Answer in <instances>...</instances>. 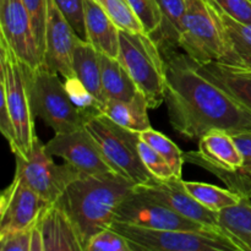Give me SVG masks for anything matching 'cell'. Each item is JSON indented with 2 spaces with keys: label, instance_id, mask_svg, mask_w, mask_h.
Masks as SVG:
<instances>
[{
  "label": "cell",
  "instance_id": "obj_1",
  "mask_svg": "<svg viewBox=\"0 0 251 251\" xmlns=\"http://www.w3.org/2000/svg\"><path fill=\"white\" fill-rule=\"evenodd\" d=\"M176 49L161 48L167 77L164 102L174 131L188 140L216 130L251 132V110L205 77L195 61Z\"/></svg>",
  "mask_w": 251,
  "mask_h": 251
},
{
  "label": "cell",
  "instance_id": "obj_2",
  "mask_svg": "<svg viewBox=\"0 0 251 251\" xmlns=\"http://www.w3.org/2000/svg\"><path fill=\"white\" fill-rule=\"evenodd\" d=\"M135 184L115 172L75 179L59 199L75 225L83 251L97 233L112 227L122 201Z\"/></svg>",
  "mask_w": 251,
  "mask_h": 251
},
{
  "label": "cell",
  "instance_id": "obj_3",
  "mask_svg": "<svg viewBox=\"0 0 251 251\" xmlns=\"http://www.w3.org/2000/svg\"><path fill=\"white\" fill-rule=\"evenodd\" d=\"M85 126L98 142L113 172L135 185H153L158 181L140 156V132L120 126L100 110L86 113Z\"/></svg>",
  "mask_w": 251,
  "mask_h": 251
},
{
  "label": "cell",
  "instance_id": "obj_4",
  "mask_svg": "<svg viewBox=\"0 0 251 251\" xmlns=\"http://www.w3.org/2000/svg\"><path fill=\"white\" fill-rule=\"evenodd\" d=\"M118 60L146 97L149 107L157 109L166 98V64L158 43L146 32L120 29Z\"/></svg>",
  "mask_w": 251,
  "mask_h": 251
},
{
  "label": "cell",
  "instance_id": "obj_5",
  "mask_svg": "<svg viewBox=\"0 0 251 251\" xmlns=\"http://www.w3.org/2000/svg\"><path fill=\"white\" fill-rule=\"evenodd\" d=\"M25 66L34 118H41L55 134H65L85 126L86 113L73 102L58 74L46 66L36 70L26 64Z\"/></svg>",
  "mask_w": 251,
  "mask_h": 251
},
{
  "label": "cell",
  "instance_id": "obj_6",
  "mask_svg": "<svg viewBox=\"0 0 251 251\" xmlns=\"http://www.w3.org/2000/svg\"><path fill=\"white\" fill-rule=\"evenodd\" d=\"M110 228L126 238L132 251H240L218 229H151L120 222Z\"/></svg>",
  "mask_w": 251,
  "mask_h": 251
},
{
  "label": "cell",
  "instance_id": "obj_7",
  "mask_svg": "<svg viewBox=\"0 0 251 251\" xmlns=\"http://www.w3.org/2000/svg\"><path fill=\"white\" fill-rule=\"evenodd\" d=\"M0 88L6 100L10 117L16 131L20 154L26 157L31 151L34 137V115L31 107L26 66L0 38Z\"/></svg>",
  "mask_w": 251,
  "mask_h": 251
},
{
  "label": "cell",
  "instance_id": "obj_8",
  "mask_svg": "<svg viewBox=\"0 0 251 251\" xmlns=\"http://www.w3.org/2000/svg\"><path fill=\"white\" fill-rule=\"evenodd\" d=\"M186 4L179 48L196 63H227L226 39L211 0H186Z\"/></svg>",
  "mask_w": 251,
  "mask_h": 251
},
{
  "label": "cell",
  "instance_id": "obj_9",
  "mask_svg": "<svg viewBox=\"0 0 251 251\" xmlns=\"http://www.w3.org/2000/svg\"><path fill=\"white\" fill-rule=\"evenodd\" d=\"M15 178L24 181L48 203L58 201L66 188L82 176L76 167L68 162L61 166L54 163L51 154L47 152L46 144L38 136L34 137L31 151L26 157L15 154Z\"/></svg>",
  "mask_w": 251,
  "mask_h": 251
},
{
  "label": "cell",
  "instance_id": "obj_10",
  "mask_svg": "<svg viewBox=\"0 0 251 251\" xmlns=\"http://www.w3.org/2000/svg\"><path fill=\"white\" fill-rule=\"evenodd\" d=\"M114 222L127 223L151 229H215L183 217L176 211L137 190L136 188H134V190L122 201L119 207L117 208Z\"/></svg>",
  "mask_w": 251,
  "mask_h": 251
},
{
  "label": "cell",
  "instance_id": "obj_11",
  "mask_svg": "<svg viewBox=\"0 0 251 251\" xmlns=\"http://www.w3.org/2000/svg\"><path fill=\"white\" fill-rule=\"evenodd\" d=\"M0 38L28 68L43 66L31 17L22 0H0Z\"/></svg>",
  "mask_w": 251,
  "mask_h": 251
},
{
  "label": "cell",
  "instance_id": "obj_12",
  "mask_svg": "<svg viewBox=\"0 0 251 251\" xmlns=\"http://www.w3.org/2000/svg\"><path fill=\"white\" fill-rule=\"evenodd\" d=\"M51 156L63 158L80 171L82 176L113 172L100 145L86 126L71 132L55 134L46 144Z\"/></svg>",
  "mask_w": 251,
  "mask_h": 251
},
{
  "label": "cell",
  "instance_id": "obj_13",
  "mask_svg": "<svg viewBox=\"0 0 251 251\" xmlns=\"http://www.w3.org/2000/svg\"><path fill=\"white\" fill-rule=\"evenodd\" d=\"M80 39L73 26L61 14L55 1L48 0L43 66L64 78L76 76L74 70V51Z\"/></svg>",
  "mask_w": 251,
  "mask_h": 251
},
{
  "label": "cell",
  "instance_id": "obj_14",
  "mask_svg": "<svg viewBox=\"0 0 251 251\" xmlns=\"http://www.w3.org/2000/svg\"><path fill=\"white\" fill-rule=\"evenodd\" d=\"M48 205L36 191L14 176L0 199V237L31 228Z\"/></svg>",
  "mask_w": 251,
  "mask_h": 251
},
{
  "label": "cell",
  "instance_id": "obj_15",
  "mask_svg": "<svg viewBox=\"0 0 251 251\" xmlns=\"http://www.w3.org/2000/svg\"><path fill=\"white\" fill-rule=\"evenodd\" d=\"M135 188L153 200L161 202L162 205L176 211L183 217L207 226L210 228L220 229L218 212H213L201 205L186 190L184 180L181 178L172 176L167 180H158L153 185H135Z\"/></svg>",
  "mask_w": 251,
  "mask_h": 251
},
{
  "label": "cell",
  "instance_id": "obj_16",
  "mask_svg": "<svg viewBox=\"0 0 251 251\" xmlns=\"http://www.w3.org/2000/svg\"><path fill=\"white\" fill-rule=\"evenodd\" d=\"M39 226L44 251H83L75 225L59 200L44 208Z\"/></svg>",
  "mask_w": 251,
  "mask_h": 251
},
{
  "label": "cell",
  "instance_id": "obj_17",
  "mask_svg": "<svg viewBox=\"0 0 251 251\" xmlns=\"http://www.w3.org/2000/svg\"><path fill=\"white\" fill-rule=\"evenodd\" d=\"M86 41L100 54L118 58L120 29L96 0H83Z\"/></svg>",
  "mask_w": 251,
  "mask_h": 251
},
{
  "label": "cell",
  "instance_id": "obj_18",
  "mask_svg": "<svg viewBox=\"0 0 251 251\" xmlns=\"http://www.w3.org/2000/svg\"><path fill=\"white\" fill-rule=\"evenodd\" d=\"M195 65L205 77L227 91L230 96L251 110V69L228 65L220 61H195Z\"/></svg>",
  "mask_w": 251,
  "mask_h": 251
},
{
  "label": "cell",
  "instance_id": "obj_19",
  "mask_svg": "<svg viewBox=\"0 0 251 251\" xmlns=\"http://www.w3.org/2000/svg\"><path fill=\"white\" fill-rule=\"evenodd\" d=\"M216 10L227 46L228 65L251 69V25H244L230 19L211 0Z\"/></svg>",
  "mask_w": 251,
  "mask_h": 251
},
{
  "label": "cell",
  "instance_id": "obj_20",
  "mask_svg": "<svg viewBox=\"0 0 251 251\" xmlns=\"http://www.w3.org/2000/svg\"><path fill=\"white\" fill-rule=\"evenodd\" d=\"M149 108L146 97L139 91L129 100H107L104 104L100 105V112L109 117L120 126L142 132L152 127L147 113Z\"/></svg>",
  "mask_w": 251,
  "mask_h": 251
},
{
  "label": "cell",
  "instance_id": "obj_21",
  "mask_svg": "<svg viewBox=\"0 0 251 251\" xmlns=\"http://www.w3.org/2000/svg\"><path fill=\"white\" fill-rule=\"evenodd\" d=\"M74 70L75 75L85 85L100 105L107 102L102 85L100 51L88 43L80 39L74 51Z\"/></svg>",
  "mask_w": 251,
  "mask_h": 251
},
{
  "label": "cell",
  "instance_id": "obj_22",
  "mask_svg": "<svg viewBox=\"0 0 251 251\" xmlns=\"http://www.w3.org/2000/svg\"><path fill=\"white\" fill-rule=\"evenodd\" d=\"M199 151L211 163L228 171H235L244 164V158L229 132L211 131L199 139Z\"/></svg>",
  "mask_w": 251,
  "mask_h": 251
},
{
  "label": "cell",
  "instance_id": "obj_23",
  "mask_svg": "<svg viewBox=\"0 0 251 251\" xmlns=\"http://www.w3.org/2000/svg\"><path fill=\"white\" fill-rule=\"evenodd\" d=\"M218 226L240 251H251V199L243 198L237 205L220 211Z\"/></svg>",
  "mask_w": 251,
  "mask_h": 251
},
{
  "label": "cell",
  "instance_id": "obj_24",
  "mask_svg": "<svg viewBox=\"0 0 251 251\" xmlns=\"http://www.w3.org/2000/svg\"><path fill=\"white\" fill-rule=\"evenodd\" d=\"M102 85L107 100H129L139 92L134 80L118 58L100 53Z\"/></svg>",
  "mask_w": 251,
  "mask_h": 251
},
{
  "label": "cell",
  "instance_id": "obj_25",
  "mask_svg": "<svg viewBox=\"0 0 251 251\" xmlns=\"http://www.w3.org/2000/svg\"><path fill=\"white\" fill-rule=\"evenodd\" d=\"M162 15L158 31L151 36L159 48H179L188 4L186 0H157Z\"/></svg>",
  "mask_w": 251,
  "mask_h": 251
},
{
  "label": "cell",
  "instance_id": "obj_26",
  "mask_svg": "<svg viewBox=\"0 0 251 251\" xmlns=\"http://www.w3.org/2000/svg\"><path fill=\"white\" fill-rule=\"evenodd\" d=\"M184 156L185 162L212 173L221 181H223L228 189L239 194L242 198L251 199V163H244L235 171H228L211 163L200 153V151L186 152Z\"/></svg>",
  "mask_w": 251,
  "mask_h": 251
},
{
  "label": "cell",
  "instance_id": "obj_27",
  "mask_svg": "<svg viewBox=\"0 0 251 251\" xmlns=\"http://www.w3.org/2000/svg\"><path fill=\"white\" fill-rule=\"evenodd\" d=\"M186 190L202 206L213 212H220L223 208L237 205L242 201V196L230 189H223L199 181H184Z\"/></svg>",
  "mask_w": 251,
  "mask_h": 251
},
{
  "label": "cell",
  "instance_id": "obj_28",
  "mask_svg": "<svg viewBox=\"0 0 251 251\" xmlns=\"http://www.w3.org/2000/svg\"><path fill=\"white\" fill-rule=\"evenodd\" d=\"M140 137H141L142 141L153 147L166 159L167 163L171 166L172 171H173L174 176L181 178L183 166L185 163V156H184V152L171 139H168L166 135L152 129V127L140 132Z\"/></svg>",
  "mask_w": 251,
  "mask_h": 251
},
{
  "label": "cell",
  "instance_id": "obj_29",
  "mask_svg": "<svg viewBox=\"0 0 251 251\" xmlns=\"http://www.w3.org/2000/svg\"><path fill=\"white\" fill-rule=\"evenodd\" d=\"M119 29L127 32H145L144 26L127 0H96Z\"/></svg>",
  "mask_w": 251,
  "mask_h": 251
},
{
  "label": "cell",
  "instance_id": "obj_30",
  "mask_svg": "<svg viewBox=\"0 0 251 251\" xmlns=\"http://www.w3.org/2000/svg\"><path fill=\"white\" fill-rule=\"evenodd\" d=\"M28 11L33 27L34 37L39 49V55L44 65L46 53V29L48 20V0H22Z\"/></svg>",
  "mask_w": 251,
  "mask_h": 251
},
{
  "label": "cell",
  "instance_id": "obj_31",
  "mask_svg": "<svg viewBox=\"0 0 251 251\" xmlns=\"http://www.w3.org/2000/svg\"><path fill=\"white\" fill-rule=\"evenodd\" d=\"M131 9L139 17L145 32L153 36L158 31L162 22L161 10L157 0H127Z\"/></svg>",
  "mask_w": 251,
  "mask_h": 251
},
{
  "label": "cell",
  "instance_id": "obj_32",
  "mask_svg": "<svg viewBox=\"0 0 251 251\" xmlns=\"http://www.w3.org/2000/svg\"><path fill=\"white\" fill-rule=\"evenodd\" d=\"M85 251H132L124 235L113 228H107L91 238Z\"/></svg>",
  "mask_w": 251,
  "mask_h": 251
},
{
  "label": "cell",
  "instance_id": "obj_33",
  "mask_svg": "<svg viewBox=\"0 0 251 251\" xmlns=\"http://www.w3.org/2000/svg\"><path fill=\"white\" fill-rule=\"evenodd\" d=\"M139 152L141 156L145 167L150 171V173L157 178L158 180H167V179L174 176L171 166L167 163L166 159L153 149L146 144L145 141L140 140Z\"/></svg>",
  "mask_w": 251,
  "mask_h": 251
},
{
  "label": "cell",
  "instance_id": "obj_34",
  "mask_svg": "<svg viewBox=\"0 0 251 251\" xmlns=\"http://www.w3.org/2000/svg\"><path fill=\"white\" fill-rule=\"evenodd\" d=\"M59 10L69 24L73 26L77 36L86 41L85 28V5L83 0H54Z\"/></svg>",
  "mask_w": 251,
  "mask_h": 251
},
{
  "label": "cell",
  "instance_id": "obj_35",
  "mask_svg": "<svg viewBox=\"0 0 251 251\" xmlns=\"http://www.w3.org/2000/svg\"><path fill=\"white\" fill-rule=\"evenodd\" d=\"M65 87L70 95L73 102L80 108L82 112H95L100 110V103L91 95L90 91L85 87L82 82L76 76L70 78H65Z\"/></svg>",
  "mask_w": 251,
  "mask_h": 251
},
{
  "label": "cell",
  "instance_id": "obj_36",
  "mask_svg": "<svg viewBox=\"0 0 251 251\" xmlns=\"http://www.w3.org/2000/svg\"><path fill=\"white\" fill-rule=\"evenodd\" d=\"M230 19L244 25H251L250 0H213Z\"/></svg>",
  "mask_w": 251,
  "mask_h": 251
},
{
  "label": "cell",
  "instance_id": "obj_37",
  "mask_svg": "<svg viewBox=\"0 0 251 251\" xmlns=\"http://www.w3.org/2000/svg\"><path fill=\"white\" fill-rule=\"evenodd\" d=\"M31 228L7 233L0 237L1 251H29L31 247Z\"/></svg>",
  "mask_w": 251,
  "mask_h": 251
},
{
  "label": "cell",
  "instance_id": "obj_38",
  "mask_svg": "<svg viewBox=\"0 0 251 251\" xmlns=\"http://www.w3.org/2000/svg\"><path fill=\"white\" fill-rule=\"evenodd\" d=\"M233 139L244 158V163H251V132L235 134L233 135Z\"/></svg>",
  "mask_w": 251,
  "mask_h": 251
},
{
  "label": "cell",
  "instance_id": "obj_39",
  "mask_svg": "<svg viewBox=\"0 0 251 251\" xmlns=\"http://www.w3.org/2000/svg\"><path fill=\"white\" fill-rule=\"evenodd\" d=\"M29 251H44L43 234H42L41 226H39V218L31 229V247Z\"/></svg>",
  "mask_w": 251,
  "mask_h": 251
},
{
  "label": "cell",
  "instance_id": "obj_40",
  "mask_svg": "<svg viewBox=\"0 0 251 251\" xmlns=\"http://www.w3.org/2000/svg\"><path fill=\"white\" fill-rule=\"evenodd\" d=\"M250 1H251V0H250Z\"/></svg>",
  "mask_w": 251,
  "mask_h": 251
}]
</instances>
